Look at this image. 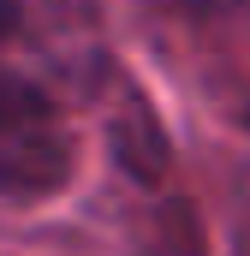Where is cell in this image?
I'll use <instances>...</instances> for the list:
<instances>
[{
	"label": "cell",
	"instance_id": "1",
	"mask_svg": "<svg viewBox=\"0 0 250 256\" xmlns=\"http://www.w3.org/2000/svg\"><path fill=\"white\" fill-rule=\"evenodd\" d=\"M12 30L18 12L0 0V196H48L72 179V137L48 90L6 60Z\"/></svg>",
	"mask_w": 250,
	"mask_h": 256
},
{
	"label": "cell",
	"instance_id": "2",
	"mask_svg": "<svg viewBox=\"0 0 250 256\" xmlns=\"http://www.w3.org/2000/svg\"><path fill=\"white\" fill-rule=\"evenodd\" d=\"M167 6L185 12V18H202V24H208V18H232L244 0H167Z\"/></svg>",
	"mask_w": 250,
	"mask_h": 256
}]
</instances>
